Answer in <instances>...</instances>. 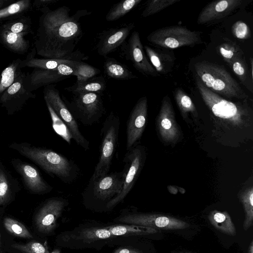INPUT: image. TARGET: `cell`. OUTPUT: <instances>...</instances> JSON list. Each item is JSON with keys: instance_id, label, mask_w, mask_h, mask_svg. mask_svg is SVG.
<instances>
[{"instance_id": "1", "label": "cell", "mask_w": 253, "mask_h": 253, "mask_svg": "<svg viewBox=\"0 0 253 253\" xmlns=\"http://www.w3.org/2000/svg\"><path fill=\"white\" fill-rule=\"evenodd\" d=\"M39 11L42 14L34 41L36 53L45 58L71 56L83 35L80 19L91 12L82 9L71 15L66 6L53 10L46 7Z\"/></svg>"}, {"instance_id": "2", "label": "cell", "mask_w": 253, "mask_h": 253, "mask_svg": "<svg viewBox=\"0 0 253 253\" xmlns=\"http://www.w3.org/2000/svg\"><path fill=\"white\" fill-rule=\"evenodd\" d=\"M158 230L148 227L118 224L108 226L84 225L64 232L59 241L64 247L71 249L97 248L116 238L154 234Z\"/></svg>"}, {"instance_id": "3", "label": "cell", "mask_w": 253, "mask_h": 253, "mask_svg": "<svg viewBox=\"0 0 253 253\" xmlns=\"http://www.w3.org/2000/svg\"><path fill=\"white\" fill-rule=\"evenodd\" d=\"M8 147L65 183H71L78 177L79 169L74 162L51 149L26 142H13Z\"/></svg>"}, {"instance_id": "4", "label": "cell", "mask_w": 253, "mask_h": 253, "mask_svg": "<svg viewBox=\"0 0 253 253\" xmlns=\"http://www.w3.org/2000/svg\"><path fill=\"white\" fill-rule=\"evenodd\" d=\"M197 77L212 92L231 98L246 99L247 94L223 66L207 61L194 65Z\"/></svg>"}, {"instance_id": "5", "label": "cell", "mask_w": 253, "mask_h": 253, "mask_svg": "<svg viewBox=\"0 0 253 253\" xmlns=\"http://www.w3.org/2000/svg\"><path fill=\"white\" fill-rule=\"evenodd\" d=\"M124 180V172L115 171L90 179L83 193L85 204L93 207H105L120 192Z\"/></svg>"}, {"instance_id": "6", "label": "cell", "mask_w": 253, "mask_h": 253, "mask_svg": "<svg viewBox=\"0 0 253 253\" xmlns=\"http://www.w3.org/2000/svg\"><path fill=\"white\" fill-rule=\"evenodd\" d=\"M120 125L119 117L111 111L104 122L100 131L102 140L100 155L91 178L104 176L109 173L117 148Z\"/></svg>"}, {"instance_id": "7", "label": "cell", "mask_w": 253, "mask_h": 253, "mask_svg": "<svg viewBox=\"0 0 253 253\" xmlns=\"http://www.w3.org/2000/svg\"><path fill=\"white\" fill-rule=\"evenodd\" d=\"M147 40L158 47L167 49L193 46L202 42L201 32L191 31L181 26L158 29L151 32Z\"/></svg>"}, {"instance_id": "8", "label": "cell", "mask_w": 253, "mask_h": 253, "mask_svg": "<svg viewBox=\"0 0 253 253\" xmlns=\"http://www.w3.org/2000/svg\"><path fill=\"white\" fill-rule=\"evenodd\" d=\"M62 98L75 119L84 125L97 122L105 112L101 95L97 93L75 94L70 101L63 96Z\"/></svg>"}, {"instance_id": "9", "label": "cell", "mask_w": 253, "mask_h": 253, "mask_svg": "<svg viewBox=\"0 0 253 253\" xmlns=\"http://www.w3.org/2000/svg\"><path fill=\"white\" fill-rule=\"evenodd\" d=\"M43 97L57 116L67 126L72 138L85 150L89 149V141L82 134L78 123L61 97L58 90L54 84L44 87Z\"/></svg>"}, {"instance_id": "10", "label": "cell", "mask_w": 253, "mask_h": 253, "mask_svg": "<svg viewBox=\"0 0 253 253\" xmlns=\"http://www.w3.org/2000/svg\"><path fill=\"white\" fill-rule=\"evenodd\" d=\"M115 222L124 224L146 226L157 230L183 229L189 227L186 222L175 217L167 215L144 213L124 210L120 215L115 219Z\"/></svg>"}, {"instance_id": "11", "label": "cell", "mask_w": 253, "mask_h": 253, "mask_svg": "<svg viewBox=\"0 0 253 253\" xmlns=\"http://www.w3.org/2000/svg\"><path fill=\"white\" fill-rule=\"evenodd\" d=\"M142 154L140 147H133L125 154L124 163V180L120 193L107 205L106 209L114 208L122 202L130 192L136 180L142 164Z\"/></svg>"}, {"instance_id": "12", "label": "cell", "mask_w": 253, "mask_h": 253, "mask_svg": "<svg viewBox=\"0 0 253 253\" xmlns=\"http://www.w3.org/2000/svg\"><path fill=\"white\" fill-rule=\"evenodd\" d=\"M122 55L132 62L133 67L146 76L157 77L159 74L153 67L145 52L139 33L133 31L121 46Z\"/></svg>"}, {"instance_id": "13", "label": "cell", "mask_w": 253, "mask_h": 253, "mask_svg": "<svg viewBox=\"0 0 253 253\" xmlns=\"http://www.w3.org/2000/svg\"><path fill=\"white\" fill-rule=\"evenodd\" d=\"M25 73L22 71L14 83L0 95V106L5 109L8 115L20 111L29 100L36 96L25 88Z\"/></svg>"}, {"instance_id": "14", "label": "cell", "mask_w": 253, "mask_h": 253, "mask_svg": "<svg viewBox=\"0 0 253 253\" xmlns=\"http://www.w3.org/2000/svg\"><path fill=\"white\" fill-rule=\"evenodd\" d=\"M11 164L21 176L25 189L34 194L42 195L50 192L53 187L42 177L35 167L18 158L11 160Z\"/></svg>"}, {"instance_id": "15", "label": "cell", "mask_w": 253, "mask_h": 253, "mask_svg": "<svg viewBox=\"0 0 253 253\" xmlns=\"http://www.w3.org/2000/svg\"><path fill=\"white\" fill-rule=\"evenodd\" d=\"M75 72L76 68L70 66L52 70L34 69L25 74L24 84L27 90L33 92L42 86L53 84L71 76H75Z\"/></svg>"}, {"instance_id": "16", "label": "cell", "mask_w": 253, "mask_h": 253, "mask_svg": "<svg viewBox=\"0 0 253 253\" xmlns=\"http://www.w3.org/2000/svg\"><path fill=\"white\" fill-rule=\"evenodd\" d=\"M36 52L34 47L26 57L21 60L20 64L21 69L25 67L33 68L43 70H52L70 66L76 69L82 62L88 57L80 51H74L73 54L68 57L61 59L38 58L35 56Z\"/></svg>"}, {"instance_id": "17", "label": "cell", "mask_w": 253, "mask_h": 253, "mask_svg": "<svg viewBox=\"0 0 253 253\" xmlns=\"http://www.w3.org/2000/svg\"><path fill=\"white\" fill-rule=\"evenodd\" d=\"M134 27V23H130L102 31L98 36L96 45L97 53L101 56L106 57L115 51L126 40Z\"/></svg>"}, {"instance_id": "18", "label": "cell", "mask_w": 253, "mask_h": 253, "mask_svg": "<svg viewBox=\"0 0 253 253\" xmlns=\"http://www.w3.org/2000/svg\"><path fill=\"white\" fill-rule=\"evenodd\" d=\"M67 205V201L61 197H52L46 200L36 216V223L39 230L45 233L51 232Z\"/></svg>"}, {"instance_id": "19", "label": "cell", "mask_w": 253, "mask_h": 253, "mask_svg": "<svg viewBox=\"0 0 253 253\" xmlns=\"http://www.w3.org/2000/svg\"><path fill=\"white\" fill-rule=\"evenodd\" d=\"M147 99L146 96L140 98L133 108L126 123L127 151L134 147L140 138L146 123Z\"/></svg>"}, {"instance_id": "20", "label": "cell", "mask_w": 253, "mask_h": 253, "mask_svg": "<svg viewBox=\"0 0 253 253\" xmlns=\"http://www.w3.org/2000/svg\"><path fill=\"white\" fill-rule=\"evenodd\" d=\"M242 0H221L208 3L199 13L197 23L204 25L223 19L241 6Z\"/></svg>"}, {"instance_id": "21", "label": "cell", "mask_w": 253, "mask_h": 253, "mask_svg": "<svg viewBox=\"0 0 253 253\" xmlns=\"http://www.w3.org/2000/svg\"><path fill=\"white\" fill-rule=\"evenodd\" d=\"M144 49L149 61L159 75L167 74L172 70L176 59L173 52L146 45Z\"/></svg>"}, {"instance_id": "22", "label": "cell", "mask_w": 253, "mask_h": 253, "mask_svg": "<svg viewBox=\"0 0 253 253\" xmlns=\"http://www.w3.org/2000/svg\"><path fill=\"white\" fill-rule=\"evenodd\" d=\"M20 190L17 179L0 160V207H4L12 201Z\"/></svg>"}, {"instance_id": "23", "label": "cell", "mask_w": 253, "mask_h": 253, "mask_svg": "<svg viewBox=\"0 0 253 253\" xmlns=\"http://www.w3.org/2000/svg\"><path fill=\"white\" fill-rule=\"evenodd\" d=\"M24 36L11 32L6 29L0 28V42L10 51L23 55L30 48L29 41Z\"/></svg>"}, {"instance_id": "24", "label": "cell", "mask_w": 253, "mask_h": 253, "mask_svg": "<svg viewBox=\"0 0 253 253\" xmlns=\"http://www.w3.org/2000/svg\"><path fill=\"white\" fill-rule=\"evenodd\" d=\"M106 87V83L103 76L94 77L82 81H76L72 86L65 89L73 94L80 93H95L102 95Z\"/></svg>"}, {"instance_id": "25", "label": "cell", "mask_w": 253, "mask_h": 253, "mask_svg": "<svg viewBox=\"0 0 253 253\" xmlns=\"http://www.w3.org/2000/svg\"><path fill=\"white\" fill-rule=\"evenodd\" d=\"M32 2V0H20L0 9V27L8 21L27 15L33 9Z\"/></svg>"}, {"instance_id": "26", "label": "cell", "mask_w": 253, "mask_h": 253, "mask_svg": "<svg viewBox=\"0 0 253 253\" xmlns=\"http://www.w3.org/2000/svg\"><path fill=\"white\" fill-rule=\"evenodd\" d=\"M104 73L108 77L117 80H128L137 79L128 68L115 59L111 57L106 58L103 65Z\"/></svg>"}, {"instance_id": "27", "label": "cell", "mask_w": 253, "mask_h": 253, "mask_svg": "<svg viewBox=\"0 0 253 253\" xmlns=\"http://www.w3.org/2000/svg\"><path fill=\"white\" fill-rule=\"evenodd\" d=\"M211 223L218 231L230 236H235L236 228L226 212L213 211L209 215Z\"/></svg>"}, {"instance_id": "28", "label": "cell", "mask_w": 253, "mask_h": 253, "mask_svg": "<svg viewBox=\"0 0 253 253\" xmlns=\"http://www.w3.org/2000/svg\"><path fill=\"white\" fill-rule=\"evenodd\" d=\"M22 59L13 60L2 71L0 75V95L16 81L22 72L20 64Z\"/></svg>"}, {"instance_id": "29", "label": "cell", "mask_w": 253, "mask_h": 253, "mask_svg": "<svg viewBox=\"0 0 253 253\" xmlns=\"http://www.w3.org/2000/svg\"><path fill=\"white\" fill-rule=\"evenodd\" d=\"M230 67L242 84L251 92L253 90V79L251 78L247 63L244 57L237 58Z\"/></svg>"}, {"instance_id": "30", "label": "cell", "mask_w": 253, "mask_h": 253, "mask_svg": "<svg viewBox=\"0 0 253 253\" xmlns=\"http://www.w3.org/2000/svg\"><path fill=\"white\" fill-rule=\"evenodd\" d=\"M218 52L223 60L230 66L237 58L244 56V53L240 47L235 42L227 41L217 47Z\"/></svg>"}, {"instance_id": "31", "label": "cell", "mask_w": 253, "mask_h": 253, "mask_svg": "<svg viewBox=\"0 0 253 253\" xmlns=\"http://www.w3.org/2000/svg\"><path fill=\"white\" fill-rule=\"evenodd\" d=\"M141 0H125L114 5L106 15L107 21L118 20L137 6Z\"/></svg>"}, {"instance_id": "32", "label": "cell", "mask_w": 253, "mask_h": 253, "mask_svg": "<svg viewBox=\"0 0 253 253\" xmlns=\"http://www.w3.org/2000/svg\"><path fill=\"white\" fill-rule=\"evenodd\" d=\"M0 28L26 36L32 32V20L28 15L23 16L5 23Z\"/></svg>"}, {"instance_id": "33", "label": "cell", "mask_w": 253, "mask_h": 253, "mask_svg": "<svg viewBox=\"0 0 253 253\" xmlns=\"http://www.w3.org/2000/svg\"><path fill=\"white\" fill-rule=\"evenodd\" d=\"M179 1L180 0H148L141 13V16L147 17L153 15Z\"/></svg>"}, {"instance_id": "34", "label": "cell", "mask_w": 253, "mask_h": 253, "mask_svg": "<svg viewBox=\"0 0 253 253\" xmlns=\"http://www.w3.org/2000/svg\"><path fill=\"white\" fill-rule=\"evenodd\" d=\"M3 224L6 230L16 236L25 238L33 237L25 226L17 220L6 217L3 220Z\"/></svg>"}, {"instance_id": "35", "label": "cell", "mask_w": 253, "mask_h": 253, "mask_svg": "<svg viewBox=\"0 0 253 253\" xmlns=\"http://www.w3.org/2000/svg\"><path fill=\"white\" fill-rule=\"evenodd\" d=\"M45 103L52 119V126L54 130L70 144L72 137L67 126L57 116L50 105L47 103L45 102Z\"/></svg>"}, {"instance_id": "36", "label": "cell", "mask_w": 253, "mask_h": 253, "mask_svg": "<svg viewBox=\"0 0 253 253\" xmlns=\"http://www.w3.org/2000/svg\"><path fill=\"white\" fill-rule=\"evenodd\" d=\"M99 73L98 69L82 61L76 68L75 76L77 81H82L95 77Z\"/></svg>"}, {"instance_id": "37", "label": "cell", "mask_w": 253, "mask_h": 253, "mask_svg": "<svg viewBox=\"0 0 253 253\" xmlns=\"http://www.w3.org/2000/svg\"><path fill=\"white\" fill-rule=\"evenodd\" d=\"M12 247L23 253H49L42 244L36 241H31L25 244H13Z\"/></svg>"}, {"instance_id": "38", "label": "cell", "mask_w": 253, "mask_h": 253, "mask_svg": "<svg viewBox=\"0 0 253 253\" xmlns=\"http://www.w3.org/2000/svg\"><path fill=\"white\" fill-rule=\"evenodd\" d=\"M233 35L239 40H247L251 36L250 28L244 22L238 21L235 22L232 27Z\"/></svg>"}, {"instance_id": "39", "label": "cell", "mask_w": 253, "mask_h": 253, "mask_svg": "<svg viewBox=\"0 0 253 253\" xmlns=\"http://www.w3.org/2000/svg\"><path fill=\"white\" fill-rule=\"evenodd\" d=\"M58 0H34L32 2V7L38 10L48 7V5H51L56 2Z\"/></svg>"}, {"instance_id": "40", "label": "cell", "mask_w": 253, "mask_h": 253, "mask_svg": "<svg viewBox=\"0 0 253 253\" xmlns=\"http://www.w3.org/2000/svg\"><path fill=\"white\" fill-rule=\"evenodd\" d=\"M114 253H142L139 251L131 248H120L116 250Z\"/></svg>"}, {"instance_id": "41", "label": "cell", "mask_w": 253, "mask_h": 253, "mask_svg": "<svg viewBox=\"0 0 253 253\" xmlns=\"http://www.w3.org/2000/svg\"><path fill=\"white\" fill-rule=\"evenodd\" d=\"M16 1L15 0H0V9L6 7Z\"/></svg>"}, {"instance_id": "42", "label": "cell", "mask_w": 253, "mask_h": 253, "mask_svg": "<svg viewBox=\"0 0 253 253\" xmlns=\"http://www.w3.org/2000/svg\"><path fill=\"white\" fill-rule=\"evenodd\" d=\"M162 126L165 129H169L171 126L170 121L168 118L163 119L161 122Z\"/></svg>"}, {"instance_id": "43", "label": "cell", "mask_w": 253, "mask_h": 253, "mask_svg": "<svg viewBox=\"0 0 253 253\" xmlns=\"http://www.w3.org/2000/svg\"><path fill=\"white\" fill-rule=\"evenodd\" d=\"M249 70L251 77L253 79V59L252 57L250 59V68Z\"/></svg>"}, {"instance_id": "44", "label": "cell", "mask_w": 253, "mask_h": 253, "mask_svg": "<svg viewBox=\"0 0 253 253\" xmlns=\"http://www.w3.org/2000/svg\"><path fill=\"white\" fill-rule=\"evenodd\" d=\"M248 253H253V241H252L248 250Z\"/></svg>"}, {"instance_id": "45", "label": "cell", "mask_w": 253, "mask_h": 253, "mask_svg": "<svg viewBox=\"0 0 253 253\" xmlns=\"http://www.w3.org/2000/svg\"><path fill=\"white\" fill-rule=\"evenodd\" d=\"M51 253H60V251L58 250H55Z\"/></svg>"}, {"instance_id": "46", "label": "cell", "mask_w": 253, "mask_h": 253, "mask_svg": "<svg viewBox=\"0 0 253 253\" xmlns=\"http://www.w3.org/2000/svg\"><path fill=\"white\" fill-rule=\"evenodd\" d=\"M172 253H188V252H174Z\"/></svg>"}, {"instance_id": "47", "label": "cell", "mask_w": 253, "mask_h": 253, "mask_svg": "<svg viewBox=\"0 0 253 253\" xmlns=\"http://www.w3.org/2000/svg\"></svg>"}]
</instances>
